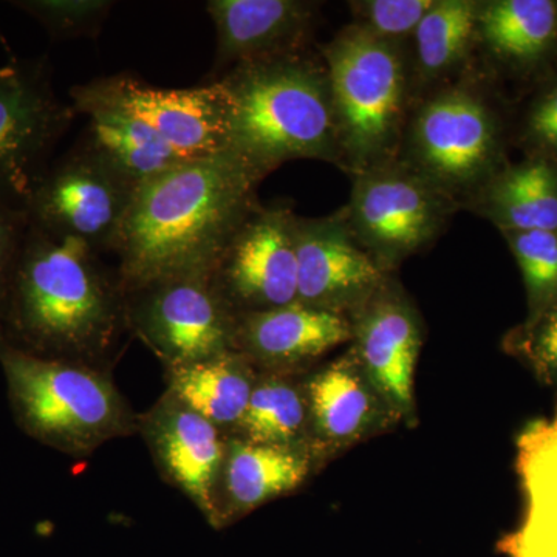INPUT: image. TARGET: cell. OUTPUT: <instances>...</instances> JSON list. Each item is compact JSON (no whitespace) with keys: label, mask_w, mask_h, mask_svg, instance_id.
I'll use <instances>...</instances> for the list:
<instances>
[{"label":"cell","mask_w":557,"mask_h":557,"mask_svg":"<svg viewBox=\"0 0 557 557\" xmlns=\"http://www.w3.org/2000/svg\"><path fill=\"white\" fill-rule=\"evenodd\" d=\"M311 421V454L319 467L398 424L379 391L370 383L351 348L306 373Z\"/></svg>","instance_id":"obj_16"},{"label":"cell","mask_w":557,"mask_h":557,"mask_svg":"<svg viewBox=\"0 0 557 557\" xmlns=\"http://www.w3.org/2000/svg\"><path fill=\"white\" fill-rule=\"evenodd\" d=\"M124 319L164 369L207 361L233 350L236 313L211 273L156 278L124 292Z\"/></svg>","instance_id":"obj_8"},{"label":"cell","mask_w":557,"mask_h":557,"mask_svg":"<svg viewBox=\"0 0 557 557\" xmlns=\"http://www.w3.org/2000/svg\"><path fill=\"white\" fill-rule=\"evenodd\" d=\"M230 104V150L263 178L292 160L343 168L327 69L309 50L245 62L218 79Z\"/></svg>","instance_id":"obj_3"},{"label":"cell","mask_w":557,"mask_h":557,"mask_svg":"<svg viewBox=\"0 0 557 557\" xmlns=\"http://www.w3.org/2000/svg\"><path fill=\"white\" fill-rule=\"evenodd\" d=\"M321 3L307 0H211L214 78L245 64L309 50Z\"/></svg>","instance_id":"obj_18"},{"label":"cell","mask_w":557,"mask_h":557,"mask_svg":"<svg viewBox=\"0 0 557 557\" xmlns=\"http://www.w3.org/2000/svg\"><path fill=\"white\" fill-rule=\"evenodd\" d=\"M479 3L474 0H435L416 33V73L432 84L456 72L478 40Z\"/></svg>","instance_id":"obj_26"},{"label":"cell","mask_w":557,"mask_h":557,"mask_svg":"<svg viewBox=\"0 0 557 557\" xmlns=\"http://www.w3.org/2000/svg\"><path fill=\"white\" fill-rule=\"evenodd\" d=\"M298 302L350 318L392 273L366 251L348 228L343 209L325 218L296 219Z\"/></svg>","instance_id":"obj_14"},{"label":"cell","mask_w":557,"mask_h":557,"mask_svg":"<svg viewBox=\"0 0 557 557\" xmlns=\"http://www.w3.org/2000/svg\"><path fill=\"white\" fill-rule=\"evenodd\" d=\"M317 467L306 450L228 437L215 491L214 530L233 525L273 498L298 490Z\"/></svg>","instance_id":"obj_20"},{"label":"cell","mask_w":557,"mask_h":557,"mask_svg":"<svg viewBox=\"0 0 557 557\" xmlns=\"http://www.w3.org/2000/svg\"><path fill=\"white\" fill-rule=\"evenodd\" d=\"M262 180L226 150L183 161L139 185L112 249L121 292L156 278L211 273L259 203Z\"/></svg>","instance_id":"obj_1"},{"label":"cell","mask_w":557,"mask_h":557,"mask_svg":"<svg viewBox=\"0 0 557 557\" xmlns=\"http://www.w3.org/2000/svg\"><path fill=\"white\" fill-rule=\"evenodd\" d=\"M496 116L478 91L449 86L408 120L397 159L460 205L496 174Z\"/></svg>","instance_id":"obj_6"},{"label":"cell","mask_w":557,"mask_h":557,"mask_svg":"<svg viewBox=\"0 0 557 557\" xmlns=\"http://www.w3.org/2000/svg\"><path fill=\"white\" fill-rule=\"evenodd\" d=\"M259 370L239 351H225L207 361L166 369L168 392L226 435L239 426Z\"/></svg>","instance_id":"obj_22"},{"label":"cell","mask_w":557,"mask_h":557,"mask_svg":"<svg viewBox=\"0 0 557 557\" xmlns=\"http://www.w3.org/2000/svg\"><path fill=\"white\" fill-rule=\"evenodd\" d=\"M507 234L530 299L533 317L557 299V233L515 231Z\"/></svg>","instance_id":"obj_27"},{"label":"cell","mask_w":557,"mask_h":557,"mask_svg":"<svg viewBox=\"0 0 557 557\" xmlns=\"http://www.w3.org/2000/svg\"><path fill=\"white\" fill-rule=\"evenodd\" d=\"M528 131L544 148L557 153V84L534 104Z\"/></svg>","instance_id":"obj_32"},{"label":"cell","mask_w":557,"mask_h":557,"mask_svg":"<svg viewBox=\"0 0 557 557\" xmlns=\"http://www.w3.org/2000/svg\"><path fill=\"white\" fill-rule=\"evenodd\" d=\"M351 177L344 218L358 244L388 273L437 240L458 208L399 159Z\"/></svg>","instance_id":"obj_7"},{"label":"cell","mask_w":557,"mask_h":557,"mask_svg":"<svg viewBox=\"0 0 557 557\" xmlns=\"http://www.w3.org/2000/svg\"><path fill=\"white\" fill-rule=\"evenodd\" d=\"M28 226L30 220L24 208L0 200V309Z\"/></svg>","instance_id":"obj_31"},{"label":"cell","mask_w":557,"mask_h":557,"mask_svg":"<svg viewBox=\"0 0 557 557\" xmlns=\"http://www.w3.org/2000/svg\"><path fill=\"white\" fill-rule=\"evenodd\" d=\"M468 201L505 233H557V170L547 160L497 171Z\"/></svg>","instance_id":"obj_23"},{"label":"cell","mask_w":557,"mask_h":557,"mask_svg":"<svg viewBox=\"0 0 557 557\" xmlns=\"http://www.w3.org/2000/svg\"><path fill=\"white\" fill-rule=\"evenodd\" d=\"M123 330L119 274L101 252L28 226L0 309V335L36 357L106 369Z\"/></svg>","instance_id":"obj_2"},{"label":"cell","mask_w":557,"mask_h":557,"mask_svg":"<svg viewBox=\"0 0 557 557\" xmlns=\"http://www.w3.org/2000/svg\"><path fill=\"white\" fill-rule=\"evenodd\" d=\"M296 219L285 201L258 203L220 252L212 282L234 313L298 302Z\"/></svg>","instance_id":"obj_12"},{"label":"cell","mask_w":557,"mask_h":557,"mask_svg":"<svg viewBox=\"0 0 557 557\" xmlns=\"http://www.w3.org/2000/svg\"><path fill=\"white\" fill-rule=\"evenodd\" d=\"M137 186L79 141L36 183L27 201L30 225L112 252Z\"/></svg>","instance_id":"obj_10"},{"label":"cell","mask_w":557,"mask_h":557,"mask_svg":"<svg viewBox=\"0 0 557 557\" xmlns=\"http://www.w3.org/2000/svg\"><path fill=\"white\" fill-rule=\"evenodd\" d=\"M516 469L523 511L518 527L498 539L502 557H557V406L520 432Z\"/></svg>","instance_id":"obj_19"},{"label":"cell","mask_w":557,"mask_h":557,"mask_svg":"<svg viewBox=\"0 0 557 557\" xmlns=\"http://www.w3.org/2000/svg\"><path fill=\"white\" fill-rule=\"evenodd\" d=\"M0 369L17 426L51 449L86 457L138 431V417L108 369L36 357L2 335Z\"/></svg>","instance_id":"obj_4"},{"label":"cell","mask_w":557,"mask_h":557,"mask_svg":"<svg viewBox=\"0 0 557 557\" xmlns=\"http://www.w3.org/2000/svg\"><path fill=\"white\" fill-rule=\"evenodd\" d=\"M435 0H357L348 2L354 22L376 38L399 44L413 36Z\"/></svg>","instance_id":"obj_29"},{"label":"cell","mask_w":557,"mask_h":557,"mask_svg":"<svg viewBox=\"0 0 557 557\" xmlns=\"http://www.w3.org/2000/svg\"><path fill=\"white\" fill-rule=\"evenodd\" d=\"M78 115L89 119L81 141L108 161L135 186L188 161L146 124L98 102H72Z\"/></svg>","instance_id":"obj_21"},{"label":"cell","mask_w":557,"mask_h":557,"mask_svg":"<svg viewBox=\"0 0 557 557\" xmlns=\"http://www.w3.org/2000/svg\"><path fill=\"white\" fill-rule=\"evenodd\" d=\"M515 344L539 379L557 384V299L531 318Z\"/></svg>","instance_id":"obj_30"},{"label":"cell","mask_w":557,"mask_h":557,"mask_svg":"<svg viewBox=\"0 0 557 557\" xmlns=\"http://www.w3.org/2000/svg\"><path fill=\"white\" fill-rule=\"evenodd\" d=\"M343 170L351 175L397 159L408 123L409 72L399 44L350 24L322 49Z\"/></svg>","instance_id":"obj_5"},{"label":"cell","mask_w":557,"mask_h":557,"mask_svg":"<svg viewBox=\"0 0 557 557\" xmlns=\"http://www.w3.org/2000/svg\"><path fill=\"white\" fill-rule=\"evenodd\" d=\"M76 115L54 94L46 60L0 65V200L27 207Z\"/></svg>","instance_id":"obj_9"},{"label":"cell","mask_w":557,"mask_h":557,"mask_svg":"<svg viewBox=\"0 0 557 557\" xmlns=\"http://www.w3.org/2000/svg\"><path fill=\"white\" fill-rule=\"evenodd\" d=\"M72 102L110 106L146 124L186 160L230 150V104L219 81L189 89H163L127 73L73 87Z\"/></svg>","instance_id":"obj_11"},{"label":"cell","mask_w":557,"mask_h":557,"mask_svg":"<svg viewBox=\"0 0 557 557\" xmlns=\"http://www.w3.org/2000/svg\"><path fill=\"white\" fill-rule=\"evenodd\" d=\"M230 437L311 454L306 373L259 372L248 408Z\"/></svg>","instance_id":"obj_24"},{"label":"cell","mask_w":557,"mask_h":557,"mask_svg":"<svg viewBox=\"0 0 557 557\" xmlns=\"http://www.w3.org/2000/svg\"><path fill=\"white\" fill-rule=\"evenodd\" d=\"M351 351L399 423L416 421V369L423 325L394 277L350 317Z\"/></svg>","instance_id":"obj_13"},{"label":"cell","mask_w":557,"mask_h":557,"mask_svg":"<svg viewBox=\"0 0 557 557\" xmlns=\"http://www.w3.org/2000/svg\"><path fill=\"white\" fill-rule=\"evenodd\" d=\"M39 22L53 39L94 38L113 3L108 0H25L13 2Z\"/></svg>","instance_id":"obj_28"},{"label":"cell","mask_w":557,"mask_h":557,"mask_svg":"<svg viewBox=\"0 0 557 557\" xmlns=\"http://www.w3.org/2000/svg\"><path fill=\"white\" fill-rule=\"evenodd\" d=\"M138 432L163 479L214 528L215 491L228 435L168 391L138 417Z\"/></svg>","instance_id":"obj_15"},{"label":"cell","mask_w":557,"mask_h":557,"mask_svg":"<svg viewBox=\"0 0 557 557\" xmlns=\"http://www.w3.org/2000/svg\"><path fill=\"white\" fill-rule=\"evenodd\" d=\"M557 38L552 0H491L479 3L478 40L494 58L528 64L547 53Z\"/></svg>","instance_id":"obj_25"},{"label":"cell","mask_w":557,"mask_h":557,"mask_svg":"<svg viewBox=\"0 0 557 557\" xmlns=\"http://www.w3.org/2000/svg\"><path fill=\"white\" fill-rule=\"evenodd\" d=\"M350 341V318L295 302L236 313L233 350L259 372L307 373L325 355Z\"/></svg>","instance_id":"obj_17"}]
</instances>
